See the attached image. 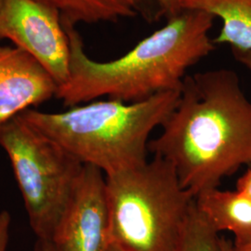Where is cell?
<instances>
[{"label": "cell", "mask_w": 251, "mask_h": 251, "mask_svg": "<svg viewBox=\"0 0 251 251\" xmlns=\"http://www.w3.org/2000/svg\"><path fill=\"white\" fill-rule=\"evenodd\" d=\"M148 151L170 163L196 198L251 164V100L237 74L222 68L187 75Z\"/></svg>", "instance_id": "cell-1"}, {"label": "cell", "mask_w": 251, "mask_h": 251, "mask_svg": "<svg viewBox=\"0 0 251 251\" xmlns=\"http://www.w3.org/2000/svg\"><path fill=\"white\" fill-rule=\"evenodd\" d=\"M214 19L183 10L125 55L103 63L88 56L75 25L62 21L70 50L69 77L56 98L73 107L101 97L137 102L179 90L189 69L216 49L209 37Z\"/></svg>", "instance_id": "cell-2"}, {"label": "cell", "mask_w": 251, "mask_h": 251, "mask_svg": "<svg viewBox=\"0 0 251 251\" xmlns=\"http://www.w3.org/2000/svg\"><path fill=\"white\" fill-rule=\"evenodd\" d=\"M179 91L162 92L137 102L92 100L61 113L31 108L19 116L82 165L108 176L147 161L150 135L171 115Z\"/></svg>", "instance_id": "cell-3"}, {"label": "cell", "mask_w": 251, "mask_h": 251, "mask_svg": "<svg viewBox=\"0 0 251 251\" xmlns=\"http://www.w3.org/2000/svg\"><path fill=\"white\" fill-rule=\"evenodd\" d=\"M109 244L122 251H175L196 206L170 163L158 157L105 176Z\"/></svg>", "instance_id": "cell-4"}, {"label": "cell", "mask_w": 251, "mask_h": 251, "mask_svg": "<svg viewBox=\"0 0 251 251\" xmlns=\"http://www.w3.org/2000/svg\"><path fill=\"white\" fill-rule=\"evenodd\" d=\"M0 146L11 163L31 229L37 239L51 241L84 165L20 116L1 128Z\"/></svg>", "instance_id": "cell-5"}, {"label": "cell", "mask_w": 251, "mask_h": 251, "mask_svg": "<svg viewBox=\"0 0 251 251\" xmlns=\"http://www.w3.org/2000/svg\"><path fill=\"white\" fill-rule=\"evenodd\" d=\"M36 59L58 88L69 77L70 50L60 14L37 0H0V40Z\"/></svg>", "instance_id": "cell-6"}, {"label": "cell", "mask_w": 251, "mask_h": 251, "mask_svg": "<svg viewBox=\"0 0 251 251\" xmlns=\"http://www.w3.org/2000/svg\"><path fill=\"white\" fill-rule=\"evenodd\" d=\"M108 227L105 175L84 165L51 243L56 251H106Z\"/></svg>", "instance_id": "cell-7"}, {"label": "cell", "mask_w": 251, "mask_h": 251, "mask_svg": "<svg viewBox=\"0 0 251 251\" xmlns=\"http://www.w3.org/2000/svg\"><path fill=\"white\" fill-rule=\"evenodd\" d=\"M57 90L51 75L31 55L0 47V130L30 107L56 97Z\"/></svg>", "instance_id": "cell-8"}, {"label": "cell", "mask_w": 251, "mask_h": 251, "mask_svg": "<svg viewBox=\"0 0 251 251\" xmlns=\"http://www.w3.org/2000/svg\"><path fill=\"white\" fill-rule=\"evenodd\" d=\"M198 211L217 233H233V247L251 245V198L241 192L209 189L196 198Z\"/></svg>", "instance_id": "cell-9"}, {"label": "cell", "mask_w": 251, "mask_h": 251, "mask_svg": "<svg viewBox=\"0 0 251 251\" xmlns=\"http://www.w3.org/2000/svg\"><path fill=\"white\" fill-rule=\"evenodd\" d=\"M183 10H200L223 22L214 44H228L232 50H251V0H181Z\"/></svg>", "instance_id": "cell-10"}, {"label": "cell", "mask_w": 251, "mask_h": 251, "mask_svg": "<svg viewBox=\"0 0 251 251\" xmlns=\"http://www.w3.org/2000/svg\"><path fill=\"white\" fill-rule=\"evenodd\" d=\"M56 10L62 21L76 25L83 24L116 23L133 18L144 12L145 0H37Z\"/></svg>", "instance_id": "cell-11"}, {"label": "cell", "mask_w": 251, "mask_h": 251, "mask_svg": "<svg viewBox=\"0 0 251 251\" xmlns=\"http://www.w3.org/2000/svg\"><path fill=\"white\" fill-rule=\"evenodd\" d=\"M175 251H223L221 236L198 211L197 205L189 216Z\"/></svg>", "instance_id": "cell-12"}, {"label": "cell", "mask_w": 251, "mask_h": 251, "mask_svg": "<svg viewBox=\"0 0 251 251\" xmlns=\"http://www.w3.org/2000/svg\"><path fill=\"white\" fill-rule=\"evenodd\" d=\"M157 3L158 11L156 13L157 17H165L168 20L178 16L182 12L180 7L181 0H155Z\"/></svg>", "instance_id": "cell-13"}, {"label": "cell", "mask_w": 251, "mask_h": 251, "mask_svg": "<svg viewBox=\"0 0 251 251\" xmlns=\"http://www.w3.org/2000/svg\"><path fill=\"white\" fill-rule=\"evenodd\" d=\"M11 216L9 211L0 212V251H8Z\"/></svg>", "instance_id": "cell-14"}, {"label": "cell", "mask_w": 251, "mask_h": 251, "mask_svg": "<svg viewBox=\"0 0 251 251\" xmlns=\"http://www.w3.org/2000/svg\"><path fill=\"white\" fill-rule=\"evenodd\" d=\"M236 190L251 198V166L237 180Z\"/></svg>", "instance_id": "cell-15"}, {"label": "cell", "mask_w": 251, "mask_h": 251, "mask_svg": "<svg viewBox=\"0 0 251 251\" xmlns=\"http://www.w3.org/2000/svg\"><path fill=\"white\" fill-rule=\"evenodd\" d=\"M233 56L235 60L243 65L251 73V50H247V51H241L237 50H232Z\"/></svg>", "instance_id": "cell-16"}, {"label": "cell", "mask_w": 251, "mask_h": 251, "mask_svg": "<svg viewBox=\"0 0 251 251\" xmlns=\"http://www.w3.org/2000/svg\"><path fill=\"white\" fill-rule=\"evenodd\" d=\"M34 251H56L54 249L53 244L50 240L37 239Z\"/></svg>", "instance_id": "cell-17"}, {"label": "cell", "mask_w": 251, "mask_h": 251, "mask_svg": "<svg viewBox=\"0 0 251 251\" xmlns=\"http://www.w3.org/2000/svg\"><path fill=\"white\" fill-rule=\"evenodd\" d=\"M221 243H222L223 251H234L233 241L228 240L227 238H225V237H221Z\"/></svg>", "instance_id": "cell-18"}, {"label": "cell", "mask_w": 251, "mask_h": 251, "mask_svg": "<svg viewBox=\"0 0 251 251\" xmlns=\"http://www.w3.org/2000/svg\"><path fill=\"white\" fill-rule=\"evenodd\" d=\"M233 249H234V251H251V245L247 246V247H244V248H241V249H235L233 247Z\"/></svg>", "instance_id": "cell-19"}, {"label": "cell", "mask_w": 251, "mask_h": 251, "mask_svg": "<svg viewBox=\"0 0 251 251\" xmlns=\"http://www.w3.org/2000/svg\"><path fill=\"white\" fill-rule=\"evenodd\" d=\"M122 251L121 250H119L118 248H117L116 246H114V245H112V244H110L109 245V247H108L107 251Z\"/></svg>", "instance_id": "cell-20"}]
</instances>
